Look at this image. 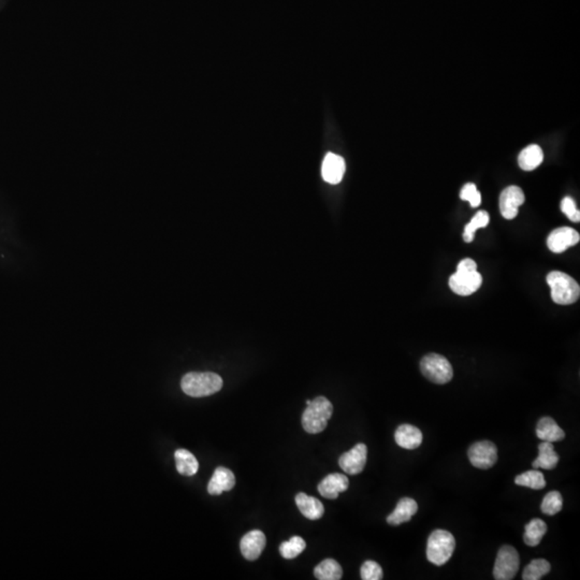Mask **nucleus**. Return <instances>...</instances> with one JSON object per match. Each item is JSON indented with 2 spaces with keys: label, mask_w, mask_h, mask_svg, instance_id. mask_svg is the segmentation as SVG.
Masks as SVG:
<instances>
[{
  "label": "nucleus",
  "mask_w": 580,
  "mask_h": 580,
  "mask_svg": "<svg viewBox=\"0 0 580 580\" xmlns=\"http://www.w3.org/2000/svg\"><path fill=\"white\" fill-rule=\"evenodd\" d=\"M536 436L544 442H560L566 438V432L551 417H543L537 423Z\"/></svg>",
  "instance_id": "nucleus-19"
},
{
  "label": "nucleus",
  "mask_w": 580,
  "mask_h": 580,
  "mask_svg": "<svg viewBox=\"0 0 580 580\" xmlns=\"http://www.w3.org/2000/svg\"><path fill=\"white\" fill-rule=\"evenodd\" d=\"M334 414V406L325 396H317L307 405L302 415V425L305 432L317 434L327 428L329 419Z\"/></svg>",
  "instance_id": "nucleus-3"
},
{
  "label": "nucleus",
  "mask_w": 580,
  "mask_h": 580,
  "mask_svg": "<svg viewBox=\"0 0 580 580\" xmlns=\"http://www.w3.org/2000/svg\"><path fill=\"white\" fill-rule=\"evenodd\" d=\"M483 284V276L478 271H460L450 278V287L459 296H470L476 293Z\"/></svg>",
  "instance_id": "nucleus-8"
},
{
  "label": "nucleus",
  "mask_w": 580,
  "mask_h": 580,
  "mask_svg": "<svg viewBox=\"0 0 580 580\" xmlns=\"http://www.w3.org/2000/svg\"><path fill=\"white\" fill-rule=\"evenodd\" d=\"M420 370L423 376L434 384L444 385L450 383L454 376V369L444 356L428 354L421 359Z\"/></svg>",
  "instance_id": "nucleus-5"
},
{
  "label": "nucleus",
  "mask_w": 580,
  "mask_h": 580,
  "mask_svg": "<svg viewBox=\"0 0 580 580\" xmlns=\"http://www.w3.org/2000/svg\"><path fill=\"white\" fill-rule=\"evenodd\" d=\"M515 483L518 486L527 487L533 490H541L546 487V481L541 472L532 470L520 474L515 478Z\"/></svg>",
  "instance_id": "nucleus-25"
},
{
  "label": "nucleus",
  "mask_w": 580,
  "mask_h": 580,
  "mask_svg": "<svg viewBox=\"0 0 580 580\" xmlns=\"http://www.w3.org/2000/svg\"><path fill=\"white\" fill-rule=\"evenodd\" d=\"M467 457L473 467L488 470L498 461V448L490 441H481L472 445Z\"/></svg>",
  "instance_id": "nucleus-7"
},
{
  "label": "nucleus",
  "mask_w": 580,
  "mask_h": 580,
  "mask_svg": "<svg viewBox=\"0 0 580 580\" xmlns=\"http://www.w3.org/2000/svg\"><path fill=\"white\" fill-rule=\"evenodd\" d=\"M305 547H307V544H305L304 539L302 537L293 536L289 541H284L280 544V554L284 559L290 560V559L297 558L299 554H302Z\"/></svg>",
  "instance_id": "nucleus-28"
},
{
  "label": "nucleus",
  "mask_w": 580,
  "mask_h": 580,
  "mask_svg": "<svg viewBox=\"0 0 580 580\" xmlns=\"http://www.w3.org/2000/svg\"><path fill=\"white\" fill-rule=\"evenodd\" d=\"M235 485V474L229 469L220 467L213 474L212 478L209 481L208 492L211 496H220L224 491L231 490Z\"/></svg>",
  "instance_id": "nucleus-15"
},
{
  "label": "nucleus",
  "mask_w": 580,
  "mask_h": 580,
  "mask_svg": "<svg viewBox=\"0 0 580 580\" xmlns=\"http://www.w3.org/2000/svg\"><path fill=\"white\" fill-rule=\"evenodd\" d=\"M177 470L184 476H193L198 472L199 463L196 457L186 450H177L174 454Z\"/></svg>",
  "instance_id": "nucleus-22"
},
{
  "label": "nucleus",
  "mask_w": 580,
  "mask_h": 580,
  "mask_svg": "<svg viewBox=\"0 0 580 580\" xmlns=\"http://www.w3.org/2000/svg\"><path fill=\"white\" fill-rule=\"evenodd\" d=\"M222 378L216 373L191 372L184 375L181 387L184 394L193 398L212 396L222 388Z\"/></svg>",
  "instance_id": "nucleus-1"
},
{
  "label": "nucleus",
  "mask_w": 580,
  "mask_h": 580,
  "mask_svg": "<svg viewBox=\"0 0 580 580\" xmlns=\"http://www.w3.org/2000/svg\"><path fill=\"white\" fill-rule=\"evenodd\" d=\"M367 447L365 444H357L349 452L342 454L338 465L345 473L357 475L365 469L367 463Z\"/></svg>",
  "instance_id": "nucleus-9"
},
{
  "label": "nucleus",
  "mask_w": 580,
  "mask_h": 580,
  "mask_svg": "<svg viewBox=\"0 0 580 580\" xmlns=\"http://www.w3.org/2000/svg\"><path fill=\"white\" fill-rule=\"evenodd\" d=\"M547 283L551 289V298L557 304H573L579 299V284L563 272L552 271L547 276Z\"/></svg>",
  "instance_id": "nucleus-2"
},
{
  "label": "nucleus",
  "mask_w": 580,
  "mask_h": 580,
  "mask_svg": "<svg viewBox=\"0 0 580 580\" xmlns=\"http://www.w3.org/2000/svg\"><path fill=\"white\" fill-rule=\"evenodd\" d=\"M361 579L363 580H380L383 579V568L380 564L375 561L367 560L362 564L360 568Z\"/></svg>",
  "instance_id": "nucleus-30"
},
{
  "label": "nucleus",
  "mask_w": 580,
  "mask_h": 580,
  "mask_svg": "<svg viewBox=\"0 0 580 580\" xmlns=\"http://www.w3.org/2000/svg\"><path fill=\"white\" fill-rule=\"evenodd\" d=\"M520 558L514 547L503 546L499 550L496 563L493 568V577L496 580H510L518 573Z\"/></svg>",
  "instance_id": "nucleus-6"
},
{
  "label": "nucleus",
  "mask_w": 580,
  "mask_h": 580,
  "mask_svg": "<svg viewBox=\"0 0 580 580\" xmlns=\"http://www.w3.org/2000/svg\"><path fill=\"white\" fill-rule=\"evenodd\" d=\"M423 432L412 425H401L394 433V440L404 450H416L423 443Z\"/></svg>",
  "instance_id": "nucleus-16"
},
{
  "label": "nucleus",
  "mask_w": 580,
  "mask_h": 580,
  "mask_svg": "<svg viewBox=\"0 0 580 580\" xmlns=\"http://www.w3.org/2000/svg\"><path fill=\"white\" fill-rule=\"evenodd\" d=\"M547 525L545 521L541 519L531 520V521L525 525V534H523V541L525 544L530 547H535L541 543V539L546 534Z\"/></svg>",
  "instance_id": "nucleus-24"
},
{
  "label": "nucleus",
  "mask_w": 580,
  "mask_h": 580,
  "mask_svg": "<svg viewBox=\"0 0 580 580\" xmlns=\"http://www.w3.org/2000/svg\"><path fill=\"white\" fill-rule=\"evenodd\" d=\"M580 235L575 229L570 227L557 228L547 239L548 249L552 253L561 254L579 242Z\"/></svg>",
  "instance_id": "nucleus-11"
},
{
  "label": "nucleus",
  "mask_w": 580,
  "mask_h": 580,
  "mask_svg": "<svg viewBox=\"0 0 580 580\" xmlns=\"http://www.w3.org/2000/svg\"><path fill=\"white\" fill-rule=\"evenodd\" d=\"M345 168V162L341 156L329 153L322 162V177L328 183L338 184L343 179Z\"/></svg>",
  "instance_id": "nucleus-14"
},
{
  "label": "nucleus",
  "mask_w": 580,
  "mask_h": 580,
  "mask_svg": "<svg viewBox=\"0 0 580 580\" xmlns=\"http://www.w3.org/2000/svg\"><path fill=\"white\" fill-rule=\"evenodd\" d=\"M563 506V499L559 491H550L541 502V510L547 516H554L561 512Z\"/></svg>",
  "instance_id": "nucleus-29"
},
{
  "label": "nucleus",
  "mask_w": 580,
  "mask_h": 580,
  "mask_svg": "<svg viewBox=\"0 0 580 580\" xmlns=\"http://www.w3.org/2000/svg\"><path fill=\"white\" fill-rule=\"evenodd\" d=\"M456 549V539L450 532L435 530L431 533L427 544V558L436 566L447 563Z\"/></svg>",
  "instance_id": "nucleus-4"
},
{
  "label": "nucleus",
  "mask_w": 580,
  "mask_h": 580,
  "mask_svg": "<svg viewBox=\"0 0 580 580\" xmlns=\"http://www.w3.org/2000/svg\"><path fill=\"white\" fill-rule=\"evenodd\" d=\"M551 566L545 559H535L531 561L522 573L523 580H539L550 572Z\"/></svg>",
  "instance_id": "nucleus-26"
},
{
  "label": "nucleus",
  "mask_w": 580,
  "mask_h": 580,
  "mask_svg": "<svg viewBox=\"0 0 580 580\" xmlns=\"http://www.w3.org/2000/svg\"><path fill=\"white\" fill-rule=\"evenodd\" d=\"M559 454L554 452V446L552 443L543 442L539 445V456L532 463L534 469L554 470L558 465Z\"/></svg>",
  "instance_id": "nucleus-20"
},
{
  "label": "nucleus",
  "mask_w": 580,
  "mask_h": 580,
  "mask_svg": "<svg viewBox=\"0 0 580 580\" xmlns=\"http://www.w3.org/2000/svg\"><path fill=\"white\" fill-rule=\"evenodd\" d=\"M543 160H544L543 150L539 145L532 144L521 151L518 157V164L522 170L532 171L536 169Z\"/></svg>",
  "instance_id": "nucleus-21"
},
{
  "label": "nucleus",
  "mask_w": 580,
  "mask_h": 580,
  "mask_svg": "<svg viewBox=\"0 0 580 580\" xmlns=\"http://www.w3.org/2000/svg\"><path fill=\"white\" fill-rule=\"evenodd\" d=\"M349 486V481L344 474H329L318 485V492L320 496L330 500L338 499V494L345 492Z\"/></svg>",
  "instance_id": "nucleus-13"
},
{
  "label": "nucleus",
  "mask_w": 580,
  "mask_h": 580,
  "mask_svg": "<svg viewBox=\"0 0 580 580\" xmlns=\"http://www.w3.org/2000/svg\"><path fill=\"white\" fill-rule=\"evenodd\" d=\"M296 504L301 514L307 519L318 520L324 516L325 508L322 503L318 499L307 496L305 493H298Z\"/></svg>",
  "instance_id": "nucleus-18"
},
{
  "label": "nucleus",
  "mask_w": 580,
  "mask_h": 580,
  "mask_svg": "<svg viewBox=\"0 0 580 580\" xmlns=\"http://www.w3.org/2000/svg\"><path fill=\"white\" fill-rule=\"evenodd\" d=\"M418 510V504L411 498H402L396 504L394 512L387 517L390 525H400L409 522Z\"/></svg>",
  "instance_id": "nucleus-17"
},
{
  "label": "nucleus",
  "mask_w": 580,
  "mask_h": 580,
  "mask_svg": "<svg viewBox=\"0 0 580 580\" xmlns=\"http://www.w3.org/2000/svg\"><path fill=\"white\" fill-rule=\"evenodd\" d=\"M266 544L267 539L264 533L259 530L249 532L242 537L241 543H240L242 556L249 561L257 560L262 554Z\"/></svg>",
  "instance_id": "nucleus-12"
},
{
  "label": "nucleus",
  "mask_w": 580,
  "mask_h": 580,
  "mask_svg": "<svg viewBox=\"0 0 580 580\" xmlns=\"http://www.w3.org/2000/svg\"><path fill=\"white\" fill-rule=\"evenodd\" d=\"M489 222H490V218H489V214L486 211H479V212H477L475 216L472 218L471 222L464 228V242H467V243L473 242L474 238H475V232L477 231V229L487 227Z\"/></svg>",
  "instance_id": "nucleus-27"
},
{
  "label": "nucleus",
  "mask_w": 580,
  "mask_h": 580,
  "mask_svg": "<svg viewBox=\"0 0 580 580\" xmlns=\"http://www.w3.org/2000/svg\"><path fill=\"white\" fill-rule=\"evenodd\" d=\"M460 198L462 200L469 201L472 208H477L481 202V195L477 191L476 185L473 183L467 184L464 185L463 188L460 193Z\"/></svg>",
  "instance_id": "nucleus-31"
},
{
  "label": "nucleus",
  "mask_w": 580,
  "mask_h": 580,
  "mask_svg": "<svg viewBox=\"0 0 580 580\" xmlns=\"http://www.w3.org/2000/svg\"><path fill=\"white\" fill-rule=\"evenodd\" d=\"M561 210L570 218L572 222H578L580 220V212L576 208L575 201L570 197L566 198L561 202Z\"/></svg>",
  "instance_id": "nucleus-32"
},
{
  "label": "nucleus",
  "mask_w": 580,
  "mask_h": 580,
  "mask_svg": "<svg viewBox=\"0 0 580 580\" xmlns=\"http://www.w3.org/2000/svg\"><path fill=\"white\" fill-rule=\"evenodd\" d=\"M525 193L520 187H506L500 196V211L503 218L514 220L518 215L519 206L525 203Z\"/></svg>",
  "instance_id": "nucleus-10"
},
{
  "label": "nucleus",
  "mask_w": 580,
  "mask_h": 580,
  "mask_svg": "<svg viewBox=\"0 0 580 580\" xmlns=\"http://www.w3.org/2000/svg\"><path fill=\"white\" fill-rule=\"evenodd\" d=\"M314 575L319 580H340L343 576V570L334 559H326L315 568Z\"/></svg>",
  "instance_id": "nucleus-23"
}]
</instances>
